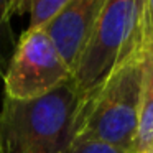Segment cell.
Returning <instances> with one entry per match:
<instances>
[{
  "label": "cell",
  "instance_id": "1",
  "mask_svg": "<svg viewBox=\"0 0 153 153\" xmlns=\"http://www.w3.org/2000/svg\"><path fill=\"white\" fill-rule=\"evenodd\" d=\"M79 102L73 81L31 100L4 96L0 153H66L73 143Z\"/></svg>",
  "mask_w": 153,
  "mask_h": 153
},
{
  "label": "cell",
  "instance_id": "5",
  "mask_svg": "<svg viewBox=\"0 0 153 153\" xmlns=\"http://www.w3.org/2000/svg\"><path fill=\"white\" fill-rule=\"evenodd\" d=\"M104 4L105 0H68L63 10L45 28L71 74L92 36Z\"/></svg>",
  "mask_w": 153,
  "mask_h": 153
},
{
  "label": "cell",
  "instance_id": "4",
  "mask_svg": "<svg viewBox=\"0 0 153 153\" xmlns=\"http://www.w3.org/2000/svg\"><path fill=\"white\" fill-rule=\"evenodd\" d=\"M73 77L45 30H25L4 79L5 96L31 100Z\"/></svg>",
  "mask_w": 153,
  "mask_h": 153
},
{
  "label": "cell",
  "instance_id": "3",
  "mask_svg": "<svg viewBox=\"0 0 153 153\" xmlns=\"http://www.w3.org/2000/svg\"><path fill=\"white\" fill-rule=\"evenodd\" d=\"M143 0H105L89 43L73 73L79 105L86 104L125 61L140 56Z\"/></svg>",
  "mask_w": 153,
  "mask_h": 153
},
{
  "label": "cell",
  "instance_id": "7",
  "mask_svg": "<svg viewBox=\"0 0 153 153\" xmlns=\"http://www.w3.org/2000/svg\"><path fill=\"white\" fill-rule=\"evenodd\" d=\"M12 15H13V2L0 0V81L2 82L18 45L12 27Z\"/></svg>",
  "mask_w": 153,
  "mask_h": 153
},
{
  "label": "cell",
  "instance_id": "10",
  "mask_svg": "<svg viewBox=\"0 0 153 153\" xmlns=\"http://www.w3.org/2000/svg\"><path fill=\"white\" fill-rule=\"evenodd\" d=\"M66 153H127L123 150L112 146L99 140H76L71 143Z\"/></svg>",
  "mask_w": 153,
  "mask_h": 153
},
{
  "label": "cell",
  "instance_id": "6",
  "mask_svg": "<svg viewBox=\"0 0 153 153\" xmlns=\"http://www.w3.org/2000/svg\"><path fill=\"white\" fill-rule=\"evenodd\" d=\"M153 146V51L142 53L140 117L133 153H146Z\"/></svg>",
  "mask_w": 153,
  "mask_h": 153
},
{
  "label": "cell",
  "instance_id": "2",
  "mask_svg": "<svg viewBox=\"0 0 153 153\" xmlns=\"http://www.w3.org/2000/svg\"><path fill=\"white\" fill-rule=\"evenodd\" d=\"M142 54L119 66L104 86L77 107L74 120L76 140H99L133 153L140 117Z\"/></svg>",
  "mask_w": 153,
  "mask_h": 153
},
{
  "label": "cell",
  "instance_id": "8",
  "mask_svg": "<svg viewBox=\"0 0 153 153\" xmlns=\"http://www.w3.org/2000/svg\"><path fill=\"white\" fill-rule=\"evenodd\" d=\"M68 0H30V23L27 30H45L63 10Z\"/></svg>",
  "mask_w": 153,
  "mask_h": 153
},
{
  "label": "cell",
  "instance_id": "9",
  "mask_svg": "<svg viewBox=\"0 0 153 153\" xmlns=\"http://www.w3.org/2000/svg\"><path fill=\"white\" fill-rule=\"evenodd\" d=\"M140 51H153V0H143L140 15Z\"/></svg>",
  "mask_w": 153,
  "mask_h": 153
},
{
  "label": "cell",
  "instance_id": "11",
  "mask_svg": "<svg viewBox=\"0 0 153 153\" xmlns=\"http://www.w3.org/2000/svg\"><path fill=\"white\" fill-rule=\"evenodd\" d=\"M146 153H153V146H152V148H150V150H148V152H146Z\"/></svg>",
  "mask_w": 153,
  "mask_h": 153
}]
</instances>
